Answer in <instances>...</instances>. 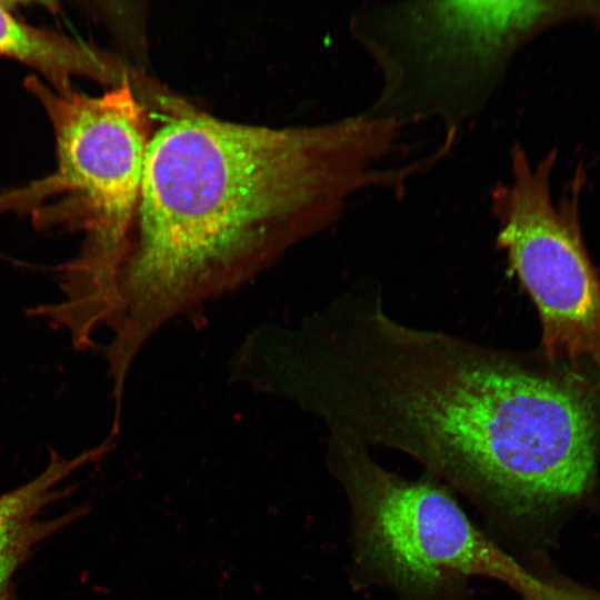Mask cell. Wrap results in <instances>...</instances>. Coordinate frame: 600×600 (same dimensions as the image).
I'll return each mask as SVG.
<instances>
[{
  "label": "cell",
  "instance_id": "cell-1",
  "mask_svg": "<svg viewBox=\"0 0 600 600\" xmlns=\"http://www.w3.org/2000/svg\"><path fill=\"white\" fill-rule=\"evenodd\" d=\"M264 394L399 451L519 539L592 481L597 417L578 380L394 319L373 286L274 332Z\"/></svg>",
  "mask_w": 600,
  "mask_h": 600
},
{
  "label": "cell",
  "instance_id": "cell-2",
  "mask_svg": "<svg viewBox=\"0 0 600 600\" xmlns=\"http://www.w3.org/2000/svg\"><path fill=\"white\" fill-rule=\"evenodd\" d=\"M404 127L368 110L314 124L219 119L188 103L148 143L137 212L108 298L113 352L133 362L168 322L233 291L340 219L367 191L424 172L394 160Z\"/></svg>",
  "mask_w": 600,
  "mask_h": 600
},
{
  "label": "cell",
  "instance_id": "cell-3",
  "mask_svg": "<svg viewBox=\"0 0 600 600\" xmlns=\"http://www.w3.org/2000/svg\"><path fill=\"white\" fill-rule=\"evenodd\" d=\"M600 18V1L368 2L351 18L380 89L367 109L407 127L437 121L448 136L489 106L516 54L547 30Z\"/></svg>",
  "mask_w": 600,
  "mask_h": 600
},
{
  "label": "cell",
  "instance_id": "cell-4",
  "mask_svg": "<svg viewBox=\"0 0 600 600\" xmlns=\"http://www.w3.org/2000/svg\"><path fill=\"white\" fill-rule=\"evenodd\" d=\"M24 83L51 123L56 169L0 193V214L27 212L38 226L63 224L84 233L69 268L67 306L98 319L137 212L152 111L130 81L100 96L56 89L37 76Z\"/></svg>",
  "mask_w": 600,
  "mask_h": 600
},
{
  "label": "cell",
  "instance_id": "cell-5",
  "mask_svg": "<svg viewBox=\"0 0 600 600\" xmlns=\"http://www.w3.org/2000/svg\"><path fill=\"white\" fill-rule=\"evenodd\" d=\"M327 461L351 514L350 582L396 600H473L486 578L523 600L543 586L466 513L454 492L426 473L407 479L377 461L360 439L329 431Z\"/></svg>",
  "mask_w": 600,
  "mask_h": 600
},
{
  "label": "cell",
  "instance_id": "cell-6",
  "mask_svg": "<svg viewBox=\"0 0 600 600\" xmlns=\"http://www.w3.org/2000/svg\"><path fill=\"white\" fill-rule=\"evenodd\" d=\"M556 149L532 161L520 142L509 150L507 180L490 190V212L502 251L533 301L544 357L587 358L600 372V279L579 220L584 174L577 168L564 196L552 194Z\"/></svg>",
  "mask_w": 600,
  "mask_h": 600
},
{
  "label": "cell",
  "instance_id": "cell-7",
  "mask_svg": "<svg viewBox=\"0 0 600 600\" xmlns=\"http://www.w3.org/2000/svg\"><path fill=\"white\" fill-rule=\"evenodd\" d=\"M107 450L108 446L102 443L73 459L52 452L39 476L0 494V600H19L14 577L31 558L34 547L88 512V507L81 506L57 518H40L44 508L73 491L72 487L60 488V483Z\"/></svg>",
  "mask_w": 600,
  "mask_h": 600
},
{
  "label": "cell",
  "instance_id": "cell-8",
  "mask_svg": "<svg viewBox=\"0 0 600 600\" xmlns=\"http://www.w3.org/2000/svg\"><path fill=\"white\" fill-rule=\"evenodd\" d=\"M0 2V57L40 72L51 87L71 88L73 77L90 78L110 88L141 78L114 56L67 34L32 26Z\"/></svg>",
  "mask_w": 600,
  "mask_h": 600
}]
</instances>
